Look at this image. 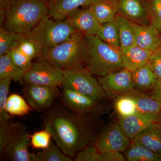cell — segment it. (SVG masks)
I'll use <instances>...</instances> for the list:
<instances>
[{
    "instance_id": "1",
    "label": "cell",
    "mask_w": 161,
    "mask_h": 161,
    "mask_svg": "<svg viewBox=\"0 0 161 161\" xmlns=\"http://www.w3.org/2000/svg\"><path fill=\"white\" fill-rule=\"evenodd\" d=\"M91 116L76 113L54 102L43 112L41 121L55 143L64 153L72 158L93 143L98 135L96 123Z\"/></svg>"
},
{
    "instance_id": "2",
    "label": "cell",
    "mask_w": 161,
    "mask_h": 161,
    "mask_svg": "<svg viewBox=\"0 0 161 161\" xmlns=\"http://www.w3.org/2000/svg\"><path fill=\"white\" fill-rule=\"evenodd\" d=\"M48 15V5L42 0H14L7 9L4 27L9 31L27 34Z\"/></svg>"
},
{
    "instance_id": "3",
    "label": "cell",
    "mask_w": 161,
    "mask_h": 161,
    "mask_svg": "<svg viewBox=\"0 0 161 161\" xmlns=\"http://www.w3.org/2000/svg\"><path fill=\"white\" fill-rule=\"evenodd\" d=\"M86 53L84 62L93 75L102 77L122 68L120 48L111 46L97 35H85Z\"/></svg>"
},
{
    "instance_id": "4",
    "label": "cell",
    "mask_w": 161,
    "mask_h": 161,
    "mask_svg": "<svg viewBox=\"0 0 161 161\" xmlns=\"http://www.w3.org/2000/svg\"><path fill=\"white\" fill-rule=\"evenodd\" d=\"M75 30L66 19L56 20L47 15L24 36L37 47L40 52V60L51 49L69 37Z\"/></svg>"
},
{
    "instance_id": "5",
    "label": "cell",
    "mask_w": 161,
    "mask_h": 161,
    "mask_svg": "<svg viewBox=\"0 0 161 161\" xmlns=\"http://www.w3.org/2000/svg\"><path fill=\"white\" fill-rule=\"evenodd\" d=\"M86 53L85 36L76 30L66 40L46 53L40 60H44L63 70L81 65Z\"/></svg>"
},
{
    "instance_id": "6",
    "label": "cell",
    "mask_w": 161,
    "mask_h": 161,
    "mask_svg": "<svg viewBox=\"0 0 161 161\" xmlns=\"http://www.w3.org/2000/svg\"><path fill=\"white\" fill-rule=\"evenodd\" d=\"M62 87L87 95L96 100L103 101L107 98L98 80L81 65L63 70Z\"/></svg>"
},
{
    "instance_id": "7",
    "label": "cell",
    "mask_w": 161,
    "mask_h": 161,
    "mask_svg": "<svg viewBox=\"0 0 161 161\" xmlns=\"http://www.w3.org/2000/svg\"><path fill=\"white\" fill-rule=\"evenodd\" d=\"M63 70L44 60L33 63L31 68L25 72L21 83L27 85L61 86Z\"/></svg>"
},
{
    "instance_id": "8",
    "label": "cell",
    "mask_w": 161,
    "mask_h": 161,
    "mask_svg": "<svg viewBox=\"0 0 161 161\" xmlns=\"http://www.w3.org/2000/svg\"><path fill=\"white\" fill-rule=\"evenodd\" d=\"M59 98L64 107L81 115L96 116L104 111L101 101L69 89L63 88Z\"/></svg>"
},
{
    "instance_id": "9",
    "label": "cell",
    "mask_w": 161,
    "mask_h": 161,
    "mask_svg": "<svg viewBox=\"0 0 161 161\" xmlns=\"http://www.w3.org/2000/svg\"><path fill=\"white\" fill-rule=\"evenodd\" d=\"M131 140L124 133L119 124L113 123L99 132L93 144L100 152H120L128 148Z\"/></svg>"
},
{
    "instance_id": "10",
    "label": "cell",
    "mask_w": 161,
    "mask_h": 161,
    "mask_svg": "<svg viewBox=\"0 0 161 161\" xmlns=\"http://www.w3.org/2000/svg\"><path fill=\"white\" fill-rule=\"evenodd\" d=\"M30 136L22 124L1 155L12 161H37L36 153L29 151Z\"/></svg>"
},
{
    "instance_id": "11",
    "label": "cell",
    "mask_w": 161,
    "mask_h": 161,
    "mask_svg": "<svg viewBox=\"0 0 161 161\" xmlns=\"http://www.w3.org/2000/svg\"><path fill=\"white\" fill-rule=\"evenodd\" d=\"M58 87L27 85L23 93L26 100L32 109L44 112L49 108L60 97L61 92Z\"/></svg>"
},
{
    "instance_id": "12",
    "label": "cell",
    "mask_w": 161,
    "mask_h": 161,
    "mask_svg": "<svg viewBox=\"0 0 161 161\" xmlns=\"http://www.w3.org/2000/svg\"><path fill=\"white\" fill-rule=\"evenodd\" d=\"M107 97L114 98L134 89L132 72L126 69L111 72L98 79Z\"/></svg>"
},
{
    "instance_id": "13",
    "label": "cell",
    "mask_w": 161,
    "mask_h": 161,
    "mask_svg": "<svg viewBox=\"0 0 161 161\" xmlns=\"http://www.w3.org/2000/svg\"><path fill=\"white\" fill-rule=\"evenodd\" d=\"M66 19L75 30L85 35H97L101 26L89 6L85 9H76Z\"/></svg>"
},
{
    "instance_id": "14",
    "label": "cell",
    "mask_w": 161,
    "mask_h": 161,
    "mask_svg": "<svg viewBox=\"0 0 161 161\" xmlns=\"http://www.w3.org/2000/svg\"><path fill=\"white\" fill-rule=\"evenodd\" d=\"M159 114L136 112L125 117H119V124L127 137L133 139L151 124L156 122Z\"/></svg>"
},
{
    "instance_id": "15",
    "label": "cell",
    "mask_w": 161,
    "mask_h": 161,
    "mask_svg": "<svg viewBox=\"0 0 161 161\" xmlns=\"http://www.w3.org/2000/svg\"><path fill=\"white\" fill-rule=\"evenodd\" d=\"M134 44L144 49L153 52L161 46L160 32L153 25L135 23Z\"/></svg>"
},
{
    "instance_id": "16",
    "label": "cell",
    "mask_w": 161,
    "mask_h": 161,
    "mask_svg": "<svg viewBox=\"0 0 161 161\" xmlns=\"http://www.w3.org/2000/svg\"><path fill=\"white\" fill-rule=\"evenodd\" d=\"M118 14L139 25H147L148 12L141 0H118Z\"/></svg>"
},
{
    "instance_id": "17",
    "label": "cell",
    "mask_w": 161,
    "mask_h": 161,
    "mask_svg": "<svg viewBox=\"0 0 161 161\" xmlns=\"http://www.w3.org/2000/svg\"><path fill=\"white\" fill-rule=\"evenodd\" d=\"M122 68L133 72L149 61L152 52L141 48L135 44L120 48Z\"/></svg>"
},
{
    "instance_id": "18",
    "label": "cell",
    "mask_w": 161,
    "mask_h": 161,
    "mask_svg": "<svg viewBox=\"0 0 161 161\" xmlns=\"http://www.w3.org/2000/svg\"><path fill=\"white\" fill-rule=\"evenodd\" d=\"M91 0H52L48 5V15L56 20L65 19L80 7H88Z\"/></svg>"
},
{
    "instance_id": "19",
    "label": "cell",
    "mask_w": 161,
    "mask_h": 161,
    "mask_svg": "<svg viewBox=\"0 0 161 161\" xmlns=\"http://www.w3.org/2000/svg\"><path fill=\"white\" fill-rule=\"evenodd\" d=\"M131 141L161 155V131L156 122L151 124Z\"/></svg>"
},
{
    "instance_id": "20",
    "label": "cell",
    "mask_w": 161,
    "mask_h": 161,
    "mask_svg": "<svg viewBox=\"0 0 161 161\" xmlns=\"http://www.w3.org/2000/svg\"><path fill=\"white\" fill-rule=\"evenodd\" d=\"M89 6L101 24L112 21L118 14V0H91Z\"/></svg>"
},
{
    "instance_id": "21",
    "label": "cell",
    "mask_w": 161,
    "mask_h": 161,
    "mask_svg": "<svg viewBox=\"0 0 161 161\" xmlns=\"http://www.w3.org/2000/svg\"><path fill=\"white\" fill-rule=\"evenodd\" d=\"M132 72L134 89L140 92L152 90L158 79L149 61Z\"/></svg>"
},
{
    "instance_id": "22",
    "label": "cell",
    "mask_w": 161,
    "mask_h": 161,
    "mask_svg": "<svg viewBox=\"0 0 161 161\" xmlns=\"http://www.w3.org/2000/svg\"><path fill=\"white\" fill-rule=\"evenodd\" d=\"M125 94L130 95L134 99L137 112L143 114H159L161 112L160 103L150 95H146L143 92L135 89Z\"/></svg>"
},
{
    "instance_id": "23",
    "label": "cell",
    "mask_w": 161,
    "mask_h": 161,
    "mask_svg": "<svg viewBox=\"0 0 161 161\" xmlns=\"http://www.w3.org/2000/svg\"><path fill=\"white\" fill-rule=\"evenodd\" d=\"M114 20L118 27L120 48H125L135 44V23L119 14H117Z\"/></svg>"
},
{
    "instance_id": "24",
    "label": "cell",
    "mask_w": 161,
    "mask_h": 161,
    "mask_svg": "<svg viewBox=\"0 0 161 161\" xmlns=\"http://www.w3.org/2000/svg\"><path fill=\"white\" fill-rule=\"evenodd\" d=\"M126 158L129 161H161V155L131 141Z\"/></svg>"
},
{
    "instance_id": "25",
    "label": "cell",
    "mask_w": 161,
    "mask_h": 161,
    "mask_svg": "<svg viewBox=\"0 0 161 161\" xmlns=\"http://www.w3.org/2000/svg\"><path fill=\"white\" fill-rule=\"evenodd\" d=\"M25 73L23 70L14 64L7 54L0 56V79L9 78L20 81Z\"/></svg>"
},
{
    "instance_id": "26",
    "label": "cell",
    "mask_w": 161,
    "mask_h": 161,
    "mask_svg": "<svg viewBox=\"0 0 161 161\" xmlns=\"http://www.w3.org/2000/svg\"><path fill=\"white\" fill-rule=\"evenodd\" d=\"M97 36L104 42L111 46L120 48L118 27L114 19L101 24Z\"/></svg>"
},
{
    "instance_id": "27",
    "label": "cell",
    "mask_w": 161,
    "mask_h": 161,
    "mask_svg": "<svg viewBox=\"0 0 161 161\" xmlns=\"http://www.w3.org/2000/svg\"><path fill=\"white\" fill-rule=\"evenodd\" d=\"M31 107L24 98L17 94L8 96L6 103V110L8 114L14 116H23L31 110Z\"/></svg>"
},
{
    "instance_id": "28",
    "label": "cell",
    "mask_w": 161,
    "mask_h": 161,
    "mask_svg": "<svg viewBox=\"0 0 161 161\" xmlns=\"http://www.w3.org/2000/svg\"><path fill=\"white\" fill-rule=\"evenodd\" d=\"M37 161H71V157L62 152L57 144L51 142L46 149L36 154Z\"/></svg>"
},
{
    "instance_id": "29",
    "label": "cell",
    "mask_w": 161,
    "mask_h": 161,
    "mask_svg": "<svg viewBox=\"0 0 161 161\" xmlns=\"http://www.w3.org/2000/svg\"><path fill=\"white\" fill-rule=\"evenodd\" d=\"M115 107L119 117H127L137 112L135 100L126 94H122L116 97Z\"/></svg>"
},
{
    "instance_id": "30",
    "label": "cell",
    "mask_w": 161,
    "mask_h": 161,
    "mask_svg": "<svg viewBox=\"0 0 161 161\" xmlns=\"http://www.w3.org/2000/svg\"><path fill=\"white\" fill-rule=\"evenodd\" d=\"M10 120L0 123V154L22 125Z\"/></svg>"
},
{
    "instance_id": "31",
    "label": "cell",
    "mask_w": 161,
    "mask_h": 161,
    "mask_svg": "<svg viewBox=\"0 0 161 161\" xmlns=\"http://www.w3.org/2000/svg\"><path fill=\"white\" fill-rule=\"evenodd\" d=\"M23 35L9 31L4 28H0V56L6 54L15 46Z\"/></svg>"
},
{
    "instance_id": "32",
    "label": "cell",
    "mask_w": 161,
    "mask_h": 161,
    "mask_svg": "<svg viewBox=\"0 0 161 161\" xmlns=\"http://www.w3.org/2000/svg\"><path fill=\"white\" fill-rule=\"evenodd\" d=\"M150 24L161 32V0H145Z\"/></svg>"
},
{
    "instance_id": "33",
    "label": "cell",
    "mask_w": 161,
    "mask_h": 161,
    "mask_svg": "<svg viewBox=\"0 0 161 161\" xmlns=\"http://www.w3.org/2000/svg\"><path fill=\"white\" fill-rule=\"evenodd\" d=\"M9 78L0 79V123L10 120V115L6 110V103L12 81Z\"/></svg>"
},
{
    "instance_id": "34",
    "label": "cell",
    "mask_w": 161,
    "mask_h": 161,
    "mask_svg": "<svg viewBox=\"0 0 161 161\" xmlns=\"http://www.w3.org/2000/svg\"><path fill=\"white\" fill-rule=\"evenodd\" d=\"M52 138L50 132L45 129L35 132L30 136L31 144L34 149L43 150L49 146Z\"/></svg>"
},
{
    "instance_id": "35",
    "label": "cell",
    "mask_w": 161,
    "mask_h": 161,
    "mask_svg": "<svg viewBox=\"0 0 161 161\" xmlns=\"http://www.w3.org/2000/svg\"><path fill=\"white\" fill-rule=\"evenodd\" d=\"M14 47L32 60L40 58V52L36 44L24 35L18 40Z\"/></svg>"
},
{
    "instance_id": "36",
    "label": "cell",
    "mask_w": 161,
    "mask_h": 161,
    "mask_svg": "<svg viewBox=\"0 0 161 161\" xmlns=\"http://www.w3.org/2000/svg\"><path fill=\"white\" fill-rule=\"evenodd\" d=\"M7 54L14 64L25 72L29 70L33 64L32 59L24 54L16 47L12 48Z\"/></svg>"
},
{
    "instance_id": "37",
    "label": "cell",
    "mask_w": 161,
    "mask_h": 161,
    "mask_svg": "<svg viewBox=\"0 0 161 161\" xmlns=\"http://www.w3.org/2000/svg\"><path fill=\"white\" fill-rule=\"evenodd\" d=\"M75 161H100V152L94 144L88 145L78 151L75 156Z\"/></svg>"
},
{
    "instance_id": "38",
    "label": "cell",
    "mask_w": 161,
    "mask_h": 161,
    "mask_svg": "<svg viewBox=\"0 0 161 161\" xmlns=\"http://www.w3.org/2000/svg\"><path fill=\"white\" fill-rule=\"evenodd\" d=\"M151 68L158 79L161 78V46L153 52L149 60Z\"/></svg>"
},
{
    "instance_id": "39",
    "label": "cell",
    "mask_w": 161,
    "mask_h": 161,
    "mask_svg": "<svg viewBox=\"0 0 161 161\" xmlns=\"http://www.w3.org/2000/svg\"><path fill=\"white\" fill-rule=\"evenodd\" d=\"M126 160L119 152H100V161H125Z\"/></svg>"
},
{
    "instance_id": "40",
    "label": "cell",
    "mask_w": 161,
    "mask_h": 161,
    "mask_svg": "<svg viewBox=\"0 0 161 161\" xmlns=\"http://www.w3.org/2000/svg\"><path fill=\"white\" fill-rule=\"evenodd\" d=\"M150 95L158 101L161 105V78L158 79L153 88L151 90Z\"/></svg>"
},
{
    "instance_id": "41",
    "label": "cell",
    "mask_w": 161,
    "mask_h": 161,
    "mask_svg": "<svg viewBox=\"0 0 161 161\" xmlns=\"http://www.w3.org/2000/svg\"><path fill=\"white\" fill-rule=\"evenodd\" d=\"M156 123H161V112L158 114V117L157 119Z\"/></svg>"
},
{
    "instance_id": "42",
    "label": "cell",
    "mask_w": 161,
    "mask_h": 161,
    "mask_svg": "<svg viewBox=\"0 0 161 161\" xmlns=\"http://www.w3.org/2000/svg\"><path fill=\"white\" fill-rule=\"evenodd\" d=\"M159 129H160V130H161V123H156Z\"/></svg>"
},
{
    "instance_id": "43",
    "label": "cell",
    "mask_w": 161,
    "mask_h": 161,
    "mask_svg": "<svg viewBox=\"0 0 161 161\" xmlns=\"http://www.w3.org/2000/svg\"><path fill=\"white\" fill-rule=\"evenodd\" d=\"M42 1H43V2H45V3H46L47 2H49V3L50 2H51V1H52V0H42Z\"/></svg>"
},
{
    "instance_id": "44",
    "label": "cell",
    "mask_w": 161,
    "mask_h": 161,
    "mask_svg": "<svg viewBox=\"0 0 161 161\" xmlns=\"http://www.w3.org/2000/svg\"><path fill=\"white\" fill-rule=\"evenodd\" d=\"M161 35V32H160Z\"/></svg>"
}]
</instances>
